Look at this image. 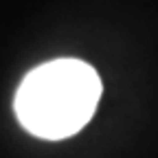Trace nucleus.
Here are the masks:
<instances>
[{
  "instance_id": "f257e3e1",
  "label": "nucleus",
  "mask_w": 158,
  "mask_h": 158,
  "mask_svg": "<svg viewBox=\"0 0 158 158\" xmlns=\"http://www.w3.org/2000/svg\"><path fill=\"white\" fill-rule=\"evenodd\" d=\"M101 99V79L81 59H53L35 66L18 86L15 116L29 134L62 141L81 130Z\"/></svg>"
}]
</instances>
